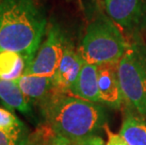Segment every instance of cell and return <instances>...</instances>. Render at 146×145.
<instances>
[{
	"label": "cell",
	"mask_w": 146,
	"mask_h": 145,
	"mask_svg": "<svg viewBox=\"0 0 146 145\" xmlns=\"http://www.w3.org/2000/svg\"><path fill=\"white\" fill-rule=\"evenodd\" d=\"M49 128L73 142L96 136L106 125V113L98 103L54 91L42 103Z\"/></svg>",
	"instance_id": "cell-2"
},
{
	"label": "cell",
	"mask_w": 146,
	"mask_h": 145,
	"mask_svg": "<svg viewBox=\"0 0 146 145\" xmlns=\"http://www.w3.org/2000/svg\"><path fill=\"white\" fill-rule=\"evenodd\" d=\"M74 95L92 103L100 102L97 65L84 62L74 88Z\"/></svg>",
	"instance_id": "cell-10"
},
{
	"label": "cell",
	"mask_w": 146,
	"mask_h": 145,
	"mask_svg": "<svg viewBox=\"0 0 146 145\" xmlns=\"http://www.w3.org/2000/svg\"><path fill=\"white\" fill-rule=\"evenodd\" d=\"M27 69L26 60L20 54L11 51L0 52V79L16 80Z\"/></svg>",
	"instance_id": "cell-13"
},
{
	"label": "cell",
	"mask_w": 146,
	"mask_h": 145,
	"mask_svg": "<svg viewBox=\"0 0 146 145\" xmlns=\"http://www.w3.org/2000/svg\"><path fill=\"white\" fill-rule=\"evenodd\" d=\"M45 145H79V144L76 142H73L71 140H68L66 138L56 135L54 132H52L45 138Z\"/></svg>",
	"instance_id": "cell-15"
},
{
	"label": "cell",
	"mask_w": 146,
	"mask_h": 145,
	"mask_svg": "<svg viewBox=\"0 0 146 145\" xmlns=\"http://www.w3.org/2000/svg\"><path fill=\"white\" fill-rule=\"evenodd\" d=\"M104 129L106 130V133L108 135V142L106 145H128L119 134L112 133V132L110 130V128H108L107 124L105 125Z\"/></svg>",
	"instance_id": "cell-16"
},
{
	"label": "cell",
	"mask_w": 146,
	"mask_h": 145,
	"mask_svg": "<svg viewBox=\"0 0 146 145\" xmlns=\"http://www.w3.org/2000/svg\"><path fill=\"white\" fill-rule=\"evenodd\" d=\"M118 76L127 107L146 120V44L141 39L129 42L118 62Z\"/></svg>",
	"instance_id": "cell-4"
},
{
	"label": "cell",
	"mask_w": 146,
	"mask_h": 145,
	"mask_svg": "<svg viewBox=\"0 0 146 145\" xmlns=\"http://www.w3.org/2000/svg\"><path fill=\"white\" fill-rule=\"evenodd\" d=\"M84 60L78 48H76L70 41L67 42L63 57L53 76L55 89L67 94H73L78 79Z\"/></svg>",
	"instance_id": "cell-7"
},
{
	"label": "cell",
	"mask_w": 146,
	"mask_h": 145,
	"mask_svg": "<svg viewBox=\"0 0 146 145\" xmlns=\"http://www.w3.org/2000/svg\"><path fill=\"white\" fill-rule=\"evenodd\" d=\"M119 135L128 145H146V120L127 107Z\"/></svg>",
	"instance_id": "cell-11"
},
{
	"label": "cell",
	"mask_w": 146,
	"mask_h": 145,
	"mask_svg": "<svg viewBox=\"0 0 146 145\" xmlns=\"http://www.w3.org/2000/svg\"><path fill=\"white\" fill-rule=\"evenodd\" d=\"M29 101H45L55 91L52 77L32 75H23L15 80Z\"/></svg>",
	"instance_id": "cell-9"
},
{
	"label": "cell",
	"mask_w": 146,
	"mask_h": 145,
	"mask_svg": "<svg viewBox=\"0 0 146 145\" xmlns=\"http://www.w3.org/2000/svg\"><path fill=\"white\" fill-rule=\"evenodd\" d=\"M0 131L18 140L27 141L26 128L9 109L0 107Z\"/></svg>",
	"instance_id": "cell-14"
},
{
	"label": "cell",
	"mask_w": 146,
	"mask_h": 145,
	"mask_svg": "<svg viewBox=\"0 0 146 145\" xmlns=\"http://www.w3.org/2000/svg\"><path fill=\"white\" fill-rule=\"evenodd\" d=\"M27 141L18 140L0 131V145H27Z\"/></svg>",
	"instance_id": "cell-17"
},
{
	"label": "cell",
	"mask_w": 146,
	"mask_h": 145,
	"mask_svg": "<svg viewBox=\"0 0 146 145\" xmlns=\"http://www.w3.org/2000/svg\"><path fill=\"white\" fill-rule=\"evenodd\" d=\"M68 41L60 24L52 22L46 32L45 39L24 75L53 77L63 57Z\"/></svg>",
	"instance_id": "cell-5"
},
{
	"label": "cell",
	"mask_w": 146,
	"mask_h": 145,
	"mask_svg": "<svg viewBox=\"0 0 146 145\" xmlns=\"http://www.w3.org/2000/svg\"><path fill=\"white\" fill-rule=\"evenodd\" d=\"M27 145H37L35 143H27Z\"/></svg>",
	"instance_id": "cell-19"
},
{
	"label": "cell",
	"mask_w": 146,
	"mask_h": 145,
	"mask_svg": "<svg viewBox=\"0 0 146 145\" xmlns=\"http://www.w3.org/2000/svg\"><path fill=\"white\" fill-rule=\"evenodd\" d=\"M0 100L9 109H15L25 114L31 112L30 101L15 80L0 79Z\"/></svg>",
	"instance_id": "cell-12"
},
{
	"label": "cell",
	"mask_w": 146,
	"mask_h": 145,
	"mask_svg": "<svg viewBox=\"0 0 146 145\" xmlns=\"http://www.w3.org/2000/svg\"><path fill=\"white\" fill-rule=\"evenodd\" d=\"M118 62H107L97 65L100 102L115 109L121 107L123 102H125L118 76Z\"/></svg>",
	"instance_id": "cell-8"
},
{
	"label": "cell",
	"mask_w": 146,
	"mask_h": 145,
	"mask_svg": "<svg viewBox=\"0 0 146 145\" xmlns=\"http://www.w3.org/2000/svg\"><path fill=\"white\" fill-rule=\"evenodd\" d=\"M128 45L129 42L117 24L103 11L95 8L89 16L78 47L84 61L94 65L118 62Z\"/></svg>",
	"instance_id": "cell-3"
},
{
	"label": "cell",
	"mask_w": 146,
	"mask_h": 145,
	"mask_svg": "<svg viewBox=\"0 0 146 145\" xmlns=\"http://www.w3.org/2000/svg\"><path fill=\"white\" fill-rule=\"evenodd\" d=\"M106 12L132 41L146 31V0H105Z\"/></svg>",
	"instance_id": "cell-6"
},
{
	"label": "cell",
	"mask_w": 146,
	"mask_h": 145,
	"mask_svg": "<svg viewBox=\"0 0 146 145\" xmlns=\"http://www.w3.org/2000/svg\"><path fill=\"white\" fill-rule=\"evenodd\" d=\"M46 27L45 11L38 0H0V52L20 54L27 68L42 44Z\"/></svg>",
	"instance_id": "cell-1"
},
{
	"label": "cell",
	"mask_w": 146,
	"mask_h": 145,
	"mask_svg": "<svg viewBox=\"0 0 146 145\" xmlns=\"http://www.w3.org/2000/svg\"><path fill=\"white\" fill-rule=\"evenodd\" d=\"M76 143H78L79 145H104L103 140L98 136H94V137L87 138L85 140Z\"/></svg>",
	"instance_id": "cell-18"
}]
</instances>
